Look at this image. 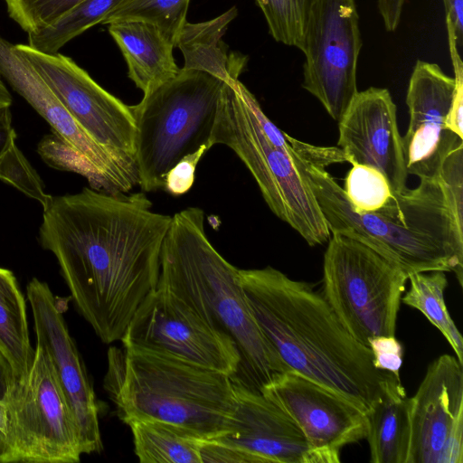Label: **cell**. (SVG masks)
<instances>
[{"mask_svg": "<svg viewBox=\"0 0 463 463\" xmlns=\"http://www.w3.org/2000/svg\"><path fill=\"white\" fill-rule=\"evenodd\" d=\"M224 81L184 70L130 106L136 125L135 162L143 192L164 188L185 156L213 146L211 137Z\"/></svg>", "mask_w": 463, "mask_h": 463, "instance_id": "cell-7", "label": "cell"}, {"mask_svg": "<svg viewBox=\"0 0 463 463\" xmlns=\"http://www.w3.org/2000/svg\"><path fill=\"white\" fill-rule=\"evenodd\" d=\"M8 463H76L79 429L45 349L36 345L24 381L12 376L5 396Z\"/></svg>", "mask_w": 463, "mask_h": 463, "instance_id": "cell-9", "label": "cell"}, {"mask_svg": "<svg viewBox=\"0 0 463 463\" xmlns=\"http://www.w3.org/2000/svg\"><path fill=\"white\" fill-rule=\"evenodd\" d=\"M450 52H458L463 43V0H443Z\"/></svg>", "mask_w": 463, "mask_h": 463, "instance_id": "cell-36", "label": "cell"}, {"mask_svg": "<svg viewBox=\"0 0 463 463\" xmlns=\"http://www.w3.org/2000/svg\"><path fill=\"white\" fill-rule=\"evenodd\" d=\"M343 189L356 212H375L394 194L383 173L364 165H353Z\"/></svg>", "mask_w": 463, "mask_h": 463, "instance_id": "cell-30", "label": "cell"}, {"mask_svg": "<svg viewBox=\"0 0 463 463\" xmlns=\"http://www.w3.org/2000/svg\"><path fill=\"white\" fill-rule=\"evenodd\" d=\"M338 147L346 162L376 168L393 194L407 189L402 137L396 106L387 89L370 87L357 91L338 121Z\"/></svg>", "mask_w": 463, "mask_h": 463, "instance_id": "cell-18", "label": "cell"}, {"mask_svg": "<svg viewBox=\"0 0 463 463\" xmlns=\"http://www.w3.org/2000/svg\"><path fill=\"white\" fill-rule=\"evenodd\" d=\"M362 39L354 0H312L304 33L302 87L339 121L357 93Z\"/></svg>", "mask_w": 463, "mask_h": 463, "instance_id": "cell-11", "label": "cell"}, {"mask_svg": "<svg viewBox=\"0 0 463 463\" xmlns=\"http://www.w3.org/2000/svg\"><path fill=\"white\" fill-rule=\"evenodd\" d=\"M134 452L141 463H202V439L179 426L159 420H135Z\"/></svg>", "mask_w": 463, "mask_h": 463, "instance_id": "cell-24", "label": "cell"}, {"mask_svg": "<svg viewBox=\"0 0 463 463\" xmlns=\"http://www.w3.org/2000/svg\"><path fill=\"white\" fill-rule=\"evenodd\" d=\"M247 302L287 367L344 396L364 412L400 376L377 369L371 349L355 340L313 286L280 270L239 269Z\"/></svg>", "mask_w": 463, "mask_h": 463, "instance_id": "cell-2", "label": "cell"}, {"mask_svg": "<svg viewBox=\"0 0 463 463\" xmlns=\"http://www.w3.org/2000/svg\"><path fill=\"white\" fill-rule=\"evenodd\" d=\"M463 364L442 354L411 398L408 463H463Z\"/></svg>", "mask_w": 463, "mask_h": 463, "instance_id": "cell-14", "label": "cell"}, {"mask_svg": "<svg viewBox=\"0 0 463 463\" xmlns=\"http://www.w3.org/2000/svg\"><path fill=\"white\" fill-rule=\"evenodd\" d=\"M260 392L298 426L316 463H337L346 445L366 439L367 415L339 393L288 370Z\"/></svg>", "mask_w": 463, "mask_h": 463, "instance_id": "cell-13", "label": "cell"}, {"mask_svg": "<svg viewBox=\"0 0 463 463\" xmlns=\"http://www.w3.org/2000/svg\"><path fill=\"white\" fill-rule=\"evenodd\" d=\"M103 387L125 424L159 420L202 439L228 431L236 408L234 383L223 373L176 356L111 346Z\"/></svg>", "mask_w": 463, "mask_h": 463, "instance_id": "cell-5", "label": "cell"}, {"mask_svg": "<svg viewBox=\"0 0 463 463\" xmlns=\"http://www.w3.org/2000/svg\"><path fill=\"white\" fill-rule=\"evenodd\" d=\"M323 261L322 295L358 342L394 335L408 275L361 241L332 233Z\"/></svg>", "mask_w": 463, "mask_h": 463, "instance_id": "cell-8", "label": "cell"}, {"mask_svg": "<svg viewBox=\"0 0 463 463\" xmlns=\"http://www.w3.org/2000/svg\"><path fill=\"white\" fill-rule=\"evenodd\" d=\"M8 445L5 433L0 430V463H8Z\"/></svg>", "mask_w": 463, "mask_h": 463, "instance_id": "cell-42", "label": "cell"}, {"mask_svg": "<svg viewBox=\"0 0 463 463\" xmlns=\"http://www.w3.org/2000/svg\"><path fill=\"white\" fill-rule=\"evenodd\" d=\"M372 463H408L411 398L399 382L366 413Z\"/></svg>", "mask_w": 463, "mask_h": 463, "instance_id": "cell-22", "label": "cell"}, {"mask_svg": "<svg viewBox=\"0 0 463 463\" xmlns=\"http://www.w3.org/2000/svg\"><path fill=\"white\" fill-rule=\"evenodd\" d=\"M123 0H82L59 20L28 33V45L46 53H56L73 38L104 19Z\"/></svg>", "mask_w": 463, "mask_h": 463, "instance_id": "cell-26", "label": "cell"}, {"mask_svg": "<svg viewBox=\"0 0 463 463\" xmlns=\"http://www.w3.org/2000/svg\"><path fill=\"white\" fill-rule=\"evenodd\" d=\"M298 171L314 194L330 233L365 243L408 276L452 271L463 279V229L446 200L439 179H420L394 194L375 212H356L326 167L346 162L339 147L316 146L289 136Z\"/></svg>", "mask_w": 463, "mask_h": 463, "instance_id": "cell-3", "label": "cell"}, {"mask_svg": "<svg viewBox=\"0 0 463 463\" xmlns=\"http://www.w3.org/2000/svg\"><path fill=\"white\" fill-rule=\"evenodd\" d=\"M190 0H123L102 22L141 20L155 24L175 45Z\"/></svg>", "mask_w": 463, "mask_h": 463, "instance_id": "cell-27", "label": "cell"}, {"mask_svg": "<svg viewBox=\"0 0 463 463\" xmlns=\"http://www.w3.org/2000/svg\"><path fill=\"white\" fill-rule=\"evenodd\" d=\"M171 221L152 210L144 192L91 187L52 197L43 210L40 243L55 256L79 313L103 343L121 339L156 288Z\"/></svg>", "mask_w": 463, "mask_h": 463, "instance_id": "cell-1", "label": "cell"}, {"mask_svg": "<svg viewBox=\"0 0 463 463\" xmlns=\"http://www.w3.org/2000/svg\"><path fill=\"white\" fill-rule=\"evenodd\" d=\"M12 104V96L3 82L0 75V108L10 107Z\"/></svg>", "mask_w": 463, "mask_h": 463, "instance_id": "cell-41", "label": "cell"}, {"mask_svg": "<svg viewBox=\"0 0 463 463\" xmlns=\"http://www.w3.org/2000/svg\"><path fill=\"white\" fill-rule=\"evenodd\" d=\"M206 152L201 149L175 165L165 176L164 189L175 196L187 193L193 186L196 165Z\"/></svg>", "mask_w": 463, "mask_h": 463, "instance_id": "cell-35", "label": "cell"}, {"mask_svg": "<svg viewBox=\"0 0 463 463\" xmlns=\"http://www.w3.org/2000/svg\"><path fill=\"white\" fill-rule=\"evenodd\" d=\"M439 179L457 223L463 229V145L445 158Z\"/></svg>", "mask_w": 463, "mask_h": 463, "instance_id": "cell-33", "label": "cell"}, {"mask_svg": "<svg viewBox=\"0 0 463 463\" xmlns=\"http://www.w3.org/2000/svg\"><path fill=\"white\" fill-rule=\"evenodd\" d=\"M405 0H377V7L388 32L397 29Z\"/></svg>", "mask_w": 463, "mask_h": 463, "instance_id": "cell-38", "label": "cell"}, {"mask_svg": "<svg viewBox=\"0 0 463 463\" xmlns=\"http://www.w3.org/2000/svg\"><path fill=\"white\" fill-rule=\"evenodd\" d=\"M13 373L6 360L0 354V430H6V406L5 396Z\"/></svg>", "mask_w": 463, "mask_h": 463, "instance_id": "cell-39", "label": "cell"}, {"mask_svg": "<svg viewBox=\"0 0 463 463\" xmlns=\"http://www.w3.org/2000/svg\"><path fill=\"white\" fill-rule=\"evenodd\" d=\"M237 14V8L232 6L209 21L186 22L175 45L181 50L184 59L182 69L205 71L223 81L238 79L248 59L240 53L228 54V46L222 41L229 24Z\"/></svg>", "mask_w": 463, "mask_h": 463, "instance_id": "cell-21", "label": "cell"}, {"mask_svg": "<svg viewBox=\"0 0 463 463\" xmlns=\"http://www.w3.org/2000/svg\"><path fill=\"white\" fill-rule=\"evenodd\" d=\"M120 341L123 346L171 354L232 378L241 364L230 335L159 284L141 302Z\"/></svg>", "mask_w": 463, "mask_h": 463, "instance_id": "cell-10", "label": "cell"}, {"mask_svg": "<svg viewBox=\"0 0 463 463\" xmlns=\"http://www.w3.org/2000/svg\"><path fill=\"white\" fill-rule=\"evenodd\" d=\"M82 0H5L9 16L27 33L53 24Z\"/></svg>", "mask_w": 463, "mask_h": 463, "instance_id": "cell-32", "label": "cell"}, {"mask_svg": "<svg viewBox=\"0 0 463 463\" xmlns=\"http://www.w3.org/2000/svg\"><path fill=\"white\" fill-rule=\"evenodd\" d=\"M454 71L457 90L447 118V126L449 130L463 138V68L455 69Z\"/></svg>", "mask_w": 463, "mask_h": 463, "instance_id": "cell-37", "label": "cell"}, {"mask_svg": "<svg viewBox=\"0 0 463 463\" xmlns=\"http://www.w3.org/2000/svg\"><path fill=\"white\" fill-rule=\"evenodd\" d=\"M37 345L47 352L76 420L83 454L103 449L99 405L84 364L62 312L46 282L33 278L26 287Z\"/></svg>", "mask_w": 463, "mask_h": 463, "instance_id": "cell-15", "label": "cell"}, {"mask_svg": "<svg viewBox=\"0 0 463 463\" xmlns=\"http://www.w3.org/2000/svg\"><path fill=\"white\" fill-rule=\"evenodd\" d=\"M211 144L224 145L237 155L271 212L309 246L329 241L316 197L295 165L288 135L266 116L238 79L223 83Z\"/></svg>", "mask_w": 463, "mask_h": 463, "instance_id": "cell-6", "label": "cell"}, {"mask_svg": "<svg viewBox=\"0 0 463 463\" xmlns=\"http://www.w3.org/2000/svg\"><path fill=\"white\" fill-rule=\"evenodd\" d=\"M0 75L50 124L53 132L106 175L117 193H128L138 184L136 162L99 145L69 113L15 44L1 36Z\"/></svg>", "mask_w": 463, "mask_h": 463, "instance_id": "cell-17", "label": "cell"}, {"mask_svg": "<svg viewBox=\"0 0 463 463\" xmlns=\"http://www.w3.org/2000/svg\"><path fill=\"white\" fill-rule=\"evenodd\" d=\"M14 139L16 134L12 127L10 107L0 108V156Z\"/></svg>", "mask_w": 463, "mask_h": 463, "instance_id": "cell-40", "label": "cell"}, {"mask_svg": "<svg viewBox=\"0 0 463 463\" xmlns=\"http://www.w3.org/2000/svg\"><path fill=\"white\" fill-rule=\"evenodd\" d=\"M456 90V80L438 64L416 61L406 95L410 121L402 137L408 174L438 179L445 158L463 145V138L447 126Z\"/></svg>", "mask_w": 463, "mask_h": 463, "instance_id": "cell-16", "label": "cell"}, {"mask_svg": "<svg viewBox=\"0 0 463 463\" xmlns=\"http://www.w3.org/2000/svg\"><path fill=\"white\" fill-rule=\"evenodd\" d=\"M275 41L302 51L312 0H255Z\"/></svg>", "mask_w": 463, "mask_h": 463, "instance_id": "cell-28", "label": "cell"}, {"mask_svg": "<svg viewBox=\"0 0 463 463\" xmlns=\"http://www.w3.org/2000/svg\"><path fill=\"white\" fill-rule=\"evenodd\" d=\"M15 140L0 156V180L36 200L44 210L53 196L45 193L40 175L18 148Z\"/></svg>", "mask_w": 463, "mask_h": 463, "instance_id": "cell-31", "label": "cell"}, {"mask_svg": "<svg viewBox=\"0 0 463 463\" xmlns=\"http://www.w3.org/2000/svg\"><path fill=\"white\" fill-rule=\"evenodd\" d=\"M109 32L127 61L129 79L144 94L180 71L173 56L174 44L155 24L122 20L109 24Z\"/></svg>", "mask_w": 463, "mask_h": 463, "instance_id": "cell-20", "label": "cell"}, {"mask_svg": "<svg viewBox=\"0 0 463 463\" xmlns=\"http://www.w3.org/2000/svg\"><path fill=\"white\" fill-rule=\"evenodd\" d=\"M37 152L50 166L77 173L85 177L90 187L117 193L106 175L89 159L61 139L55 132L44 136L38 143Z\"/></svg>", "mask_w": 463, "mask_h": 463, "instance_id": "cell-29", "label": "cell"}, {"mask_svg": "<svg viewBox=\"0 0 463 463\" xmlns=\"http://www.w3.org/2000/svg\"><path fill=\"white\" fill-rule=\"evenodd\" d=\"M233 383L236 408L228 431L213 439L247 453L253 463H316L303 432L284 411L260 392Z\"/></svg>", "mask_w": 463, "mask_h": 463, "instance_id": "cell-19", "label": "cell"}, {"mask_svg": "<svg viewBox=\"0 0 463 463\" xmlns=\"http://www.w3.org/2000/svg\"><path fill=\"white\" fill-rule=\"evenodd\" d=\"M368 347L377 369L400 376L403 348L395 335L374 336L369 340Z\"/></svg>", "mask_w": 463, "mask_h": 463, "instance_id": "cell-34", "label": "cell"}, {"mask_svg": "<svg viewBox=\"0 0 463 463\" xmlns=\"http://www.w3.org/2000/svg\"><path fill=\"white\" fill-rule=\"evenodd\" d=\"M204 219L199 207H188L172 216L162 246L157 284L181 297L232 338L241 355L238 373L232 379L260 392L289 369L255 320L239 269L209 241Z\"/></svg>", "mask_w": 463, "mask_h": 463, "instance_id": "cell-4", "label": "cell"}, {"mask_svg": "<svg viewBox=\"0 0 463 463\" xmlns=\"http://www.w3.org/2000/svg\"><path fill=\"white\" fill-rule=\"evenodd\" d=\"M0 354L13 376L24 381L34 358L30 342L26 305L14 274L0 267Z\"/></svg>", "mask_w": 463, "mask_h": 463, "instance_id": "cell-23", "label": "cell"}, {"mask_svg": "<svg viewBox=\"0 0 463 463\" xmlns=\"http://www.w3.org/2000/svg\"><path fill=\"white\" fill-rule=\"evenodd\" d=\"M410 288L401 301L420 311L445 336L463 364V338L445 304L444 292L448 286L444 271L417 272L408 276Z\"/></svg>", "mask_w": 463, "mask_h": 463, "instance_id": "cell-25", "label": "cell"}, {"mask_svg": "<svg viewBox=\"0 0 463 463\" xmlns=\"http://www.w3.org/2000/svg\"><path fill=\"white\" fill-rule=\"evenodd\" d=\"M78 124L102 147L135 161L136 125L129 105L100 87L71 58L15 44Z\"/></svg>", "mask_w": 463, "mask_h": 463, "instance_id": "cell-12", "label": "cell"}]
</instances>
